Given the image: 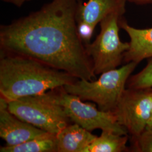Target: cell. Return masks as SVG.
Returning a JSON list of instances; mask_svg holds the SVG:
<instances>
[{
    "label": "cell",
    "instance_id": "7c38bea8",
    "mask_svg": "<svg viewBox=\"0 0 152 152\" xmlns=\"http://www.w3.org/2000/svg\"><path fill=\"white\" fill-rule=\"evenodd\" d=\"M128 135H121L110 131L103 130L84 152H122L130 151L127 147Z\"/></svg>",
    "mask_w": 152,
    "mask_h": 152
},
{
    "label": "cell",
    "instance_id": "2e32d148",
    "mask_svg": "<svg viewBox=\"0 0 152 152\" xmlns=\"http://www.w3.org/2000/svg\"><path fill=\"white\" fill-rule=\"evenodd\" d=\"M94 30V28L86 22H77L78 33L85 45L90 43Z\"/></svg>",
    "mask_w": 152,
    "mask_h": 152
},
{
    "label": "cell",
    "instance_id": "d6986e66",
    "mask_svg": "<svg viewBox=\"0 0 152 152\" xmlns=\"http://www.w3.org/2000/svg\"><path fill=\"white\" fill-rule=\"evenodd\" d=\"M152 98H151V115L149 120L148 121V125H147V128H152Z\"/></svg>",
    "mask_w": 152,
    "mask_h": 152
},
{
    "label": "cell",
    "instance_id": "6da1fadb",
    "mask_svg": "<svg viewBox=\"0 0 152 152\" xmlns=\"http://www.w3.org/2000/svg\"><path fill=\"white\" fill-rule=\"evenodd\" d=\"M80 1L53 0L27 16L1 26V51L93 81L96 75L92 60L77 31Z\"/></svg>",
    "mask_w": 152,
    "mask_h": 152
},
{
    "label": "cell",
    "instance_id": "277c9868",
    "mask_svg": "<svg viewBox=\"0 0 152 152\" xmlns=\"http://www.w3.org/2000/svg\"><path fill=\"white\" fill-rule=\"evenodd\" d=\"M45 92L41 95L49 101L59 105L71 121L85 129L110 131L121 135H128V131L120 125L112 112H104L95 105L83 103L77 96L65 91L63 87Z\"/></svg>",
    "mask_w": 152,
    "mask_h": 152
},
{
    "label": "cell",
    "instance_id": "30bf717a",
    "mask_svg": "<svg viewBox=\"0 0 152 152\" xmlns=\"http://www.w3.org/2000/svg\"><path fill=\"white\" fill-rule=\"evenodd\" d=\"M126 0H80L77 11V22H84L95 28L104 18L112 13L124 16Z\"/></svg>",
    "mask_w": 152,
    "mask_h": 152
},
{
    "label": "cell",
    "instance_id": "ba28073f",
    "mask_svg": "<svg viewBox=\"0 0 152 152\" xmlns=\"http://www.w3.org/2000/svg\"><path fill=\"white\" fill-rule=\"evenodd\" d=\"M47 132L12 114L7 102L0 97V136L6 141V145H17Z\"/></svg>",
    "mask_w": 152,
    "mask_h": 152
},
{
    "label": "cell",
    "instance_id": "8992f818",
    "mask_svg": "<svg viewBox=\"0 0 152 152\" xmlns=\"http://www.w3.org/2000/svg\"><path fill=\"white\" fill-rule=\"evenodd\" d=\"M7 105L9 110L20 120L55 135L70 121L61 107L41 95L7 102Z\"/></svg>",
    "mask_w": 152,
    "mask_h": 152
},
{
    "label": "cell",
    "instance_id": "5bb4252c",
    "mask_svg": "<svg viewBox=\"0 0 152 152\" xmlns=\"http://www.w3.org/2000/svg\"><path fill=\"white\" fill-rule=\"evenodd\" d=\"M127 86L131 88H152V58L148 61L147 65L140 72L130 77Z\"/></svg>",
    "mask_w": 152,
    "mask_h": 152
},
{
    "label": "cell",
    "instance_id": "ac0fdd59",
    "mask_svg": "<svg viewBox=\"0 0 152 152\" xmlns=\"http://www.w3.org/2000/svg\"><path fill=\"white\" fill-rule=\"evenodd\" d=\"M127 2L134 4L136 5L144 6L152 5V0H126Z\"/></svg>",
    "mask_w": 152,
    "mask_h": 152
},
{
    "label": "cell",
    "instance_id": "9a60e30c",
    "mask_svg": "<svg viewBox=\"0 0 152 152\" xmlns=\"http://www.w3.org/2000/svg\"><path fill=\"white\" fill-rule=\"evenodd\" d=\"M132 152H152V127L146 128L136 137H132Z\"/></svg>",
    "mask_w": 152,
    "mask_h": 152
},
{
    "label": "cell",
    "instance_id": "e0dca14e",
    "mask_svg": "<svg viewBox=\"0 0 152 152\" xmlns=\"http://www.w3.org/2000/svg\"><path fill=\"white\" fill-rule=\"evenodd\" d=\"M3 2H5L8 4H10L12 5H14L16 7H20L23 5L25 3L31 1L32 0H1Z\"/></svg>",
    "mask_w": 152,
    "mask_h": 152
},
{
    "label": "cell",
    "instance_id": "9c48e42d",
    "mask_svg": "<svg viewBox=\"0 0 152 152\" xmlns=\"http://www.w3.org/2000/svg\"><path fill=\"white\" fill-rule=\"evenodd\" d=\"M120 26L130 37L129 48L125 53L126 63L134 62L139 64L142 60L152 58V27L139 29L133 27L121 17Z\"/></svg>",
    "mask_w": 152,
    "mask_h": 152
},
{
    "label": "cell",
    "instance_id": "52a82bcc",
    "mask_svg": "<svg viewBox=\"0 0 152 152\" xmlns=\"http://www.w3.org/2000/svg\"><path fill=\"white\" fill-rule=\"evenodd\" d=\"M152 87L125 89L112 113L118 123L136 137L147 128L151 115Z\"/></svg>",
    "mask_w": 152,
    "mask_h": 152
},
{
    "label": "cell",
    "instance_id": "5b68a950",
    "mask_svg": "<svg viewBox=\"0 0 152 152\" xmlns=\"http://www.w3.org/2000/svg\"><path fill=\"white\" fill-rule=\"evenodd\" d=\"M122 15L112 13L100 22V31L92 43L85 45L95 75L117 68L124 60L129 42L120 39V20Z\"/></svg>",
    "mask_w": 152,
    "mask_h": 152
},
{
    "label": "cell",
    "instance_id": "3957f363",
    "mask_svg": "<svg viewBox=\"0 0 152 152\" xmlns=\"http://www.w3.org/2000/svg\"><path fill=\"white\" fill-rule=\"evenodd\" d=\"M137 65L134 62L128 63L120 68L103 72L96 81L79 79L63 88L66 92L77 96L82 100L92 101L101 110L112 112Z\"/></svg>",
    "mask_w": 152,
    "mask_h": 152
},
{
    "label": "cell",
    "instance_id": "7a4b0ae2",
    "mask_svg": "<svg viewBox=\"0 0 152 152\" xmlns=\"http://www.w3.org/2000/svg\"><path fill=\"white\" fill-rule=\"evenodd\" d=\"M76 79L38 60L1 51L0 94L7 102L39 95Z\"/></svg>",
    "mask_w": 152,
    "mask_h": 152
},
{
    "label": "cell",
    "instance_id": "4fadbf2b",
    "mask_svg": "<svg viewBox=\"0 0 152 152\" xmlns=\"http://www.w3.org/2000/svg\"><path fill=\"white\" fill-rule=\"evenodd\" d=\"M1 152H57L56 135L47 132L15 146L0 148Z\"/></svg>",
    "mask_w": 152,
    "mask_h": 152
},
{
    "label": "cell",
    "instance_id": "8fae6325",
    "mask_svg": "<svg viewBox=\"0 0 152 152\" xmlns=\"http://www.w3.org/2000/svg\"><path fill=\"white\" fill-rule=\"evenodd\" d=\"M96 137L80 125H68L56 135L57 152H84Z\"/></svg>",
    "mask_w": 152,
    "mask_h": 152
}]
</instances>
